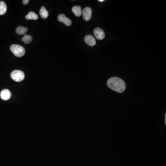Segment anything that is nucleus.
Listing matches in <instances>:
<instances>
[{"instance_id": "1", "label": "nucleus", "mask_w": 166, "mask_h": 166, "mask_svg": "<svg viewBox=\"0 0 166 166\" xmlns=\"http://www.w3.org/2000/svg\"><path fill=\"white\" fill-rule=\"evenodd\" d=\"M108 87L118 93H122L126 89L125 82L122 79L118 77H112L109 78L107 82Z\"/></svg>"}, {"instance_id": "15", "label": "nucleus", "mask_w": 166, "mask_h": 166, "mask_svg": "<svg viewBox=\"0 0 166 166\" xmlns=\"http://www.w3.org/2000/svg\"><path fill=\"white\" fill-rule=\"evenodd\" d=\"M29 2V0H24V1H23V3L24 5L27 4Z\"/></svg>"}, {"instance_id": "14", "label": "nucleus", "mask_w": 166, "mask_h": 166, "mask_svg": "<svg viewBox=\"0 0 166 166\" xmlns=\"http://www.w3.org/2000/svg\"><path fill=\"white\" fill-rule=\"evenodd\" d=\"M22 41L24 42L25 44H29L31 43L32 41V36L29 35H25L22 39Z\"/></svg>"}, {"instance_id": "12", "label": "nucleus", "mask_w": 166, "mask_h": 166, "mask_svg": "<svg viewBox=\"0 0 166 166\" xmlns=\"http://www.w3.org/2000/svg\"><path fill=\"white\" fill-rule=\"evenodd\" d=\"M26 19L28 20H37L38 19V15L34 12H31L29 13L26 16Z\"/></svg>"}, {"instance_id": "11", "label": "nucleus", "mask_w": 166, "mask_h": 166, "mask_svg": "<svg viewBox=\"0 0 166 166\" xmlns=\"http://www.w3.org/2000/svg\"><path fill=\"white\" fill-rule=\"evenodd\" d=\"M7 10V6L4 1H0V15H4Z\"/></svg>"}, {"instance_id": "16", "label": "nucleus", "mask_w": 166, "mask_h": 166, "mask_svg": "<svg viewBox=\"0 0 166 166\" xmlns=\"http://www.w3.org/2000/svg\"><path fill=\"white\" fill-rule=\"evenodd\" d=\"M165 125H166V114H165Z\"/></svg>"}, {"instance_id": "7", "label": "nucleus", "mask_w": 166, "mask_h": 166, "mask_svg": "<svg viewBox=\"0 0 166 166\" xmlns=\"http://www.w3.org/2000/svg\"><path fill=\"white\" fill-rule=\"evenodd\" d=\"M85 42L86 44L90 46H94L96 44L95 39L91 35H88L85 37Z\"/></svg>"}, {"instance_id": "8", "label": "nucleus", "mask_w": 166, "mask_h": 166, "mask_svg": "<svg viewBox=\"0 0 166 166\" xmlns=\"http://www.w3.org/2000/svg\"><path fill=\"white\" fill-rule=\"evenodd\" d=\"M0 96L1 99L4 101H7L10 98L11 96V93L8 89L2 90L0 94Z\"/></svg>"}, {"instance_id": "2", "label": "nucleus", "mask_w": 166, "mask_h": 166, "mask_svg": "<svg viewBox=\"0 0 166 166\" xmlns=\"http://www.w3.org/2000/svg\"><path fill=\"white\" fill-rule=\"evenodd\" d=\"M10 50L14 55L18 57H22L26 53L24 48L19 45H12L10 47Z\"/></svg>"}, {"instance_id": "13", "label": "nucleus", "mask_w": 166, "mask_h": 166, "mask_svg": "<svg viewBox=\"0 0 166 166\" xmlns=\"http://www.w3.org/2000/svg\"><path fill=\"white\" fill-rule=\"evenodd\" d=\"M28 29L27 27H19L16 28V32L19 35H23L27 32Z\"/></svg>"}, {"instance_id": "4", "label": "nucleus", "mask_w": 166, "mask_h": 166, "mask_svg": "<svg viewBox=\"0 0 166 166\" xmlns=\"http://www.w3.org/2000/svg\"><path fill=\"white\" fill-rule=\"evenodd\" d=\"M82 14L83 15V17L84 20L86 21H89L91 19L92 10L89 7L85 8L82 10Z\"/></svg>"}, {"instance_id": "17", "label": "nucleus", "mask_w": 166, "mask_h": 166, "mask_svg": "<svg viewBox=\"0 0 166 166\" xmlns=\"http://www.w3.org/2000/svg\"><path fill=\"white\" fill-rule=\"evenodd\" d=\"M98 1L100 2H103V1H104V0H98Z\"/></svg>"}, {"instance_id": "10", "label": "nucleus", "mask_w": 166, "mask_h": 166, "mask_svg": "<svg viewBox=\"0 0 166 166\" xmlns=\"http://www.w3.org/2000/svg\"><path fill=\"white\" fill-rule=\"evenodd\" d=\"M39 14H40L41 18L44 19H47L49 16V13L46 9L45 6H42L41 9L40 10V11H39Z\"/></svg>"}, {"instance_id": "9", "label": "nucleus", "mask_w": 166, "mask_h": 166, "mask_svg": "<svg viewBox=\"0 0 166 166\" xmlns=\"http://www.w3.org/2000/svg\"><path fill=\"white\" fill-rule=\"evenodd\" d=\"M72 12L77 17H80L82 15V10L81 6H75L72 9Z\"/></svg>"}, {"instance_id": "5", "label": "nucleus", "mask_w": 166, "mask_h": 166, "mask_svg": "<svg viewBox=\"0 0 166 166\" xmlns=\"http://www.w3.org/2000/svg\"><path fill=\"white\" fill-rule=\"evenodd\" d=\"M93 33L95 36L96 38L100 40H103L105 37V33L100 28H96L93 31Z\"/></svg>"}, {"instance_id": "6", "label": "nucleus", "mask_w": 166, "mask_h": 166, "mask_svg": "<svg viewBox=\"0 0 166 166\" xmlns=\"http://www.w3.org/2000/svg\"><path fill=\"white\" fill-rule=\"evenodd\" d=\"M58 20L60 22L63 23L65 25L68 27L71 26L72 24V21L71 19L67 18L64 14H60L58 16Z\"/></svg>"}, {"instance_id": "3", "label": "nucleus", "mask_w": 166, "mask_h": 166, "mask_svg": "<svg viewBox=\"0 0 166 166\" xmlns=\"http://www.w3.org/2000/svg\"><path fill=\"white\" fill-rule=\"evenodd\" d=\"M11 77L14 81L19 82L23 80L24 78V74L22 71L14 70L11 73Z\"/></svg>"}]
</instances>
